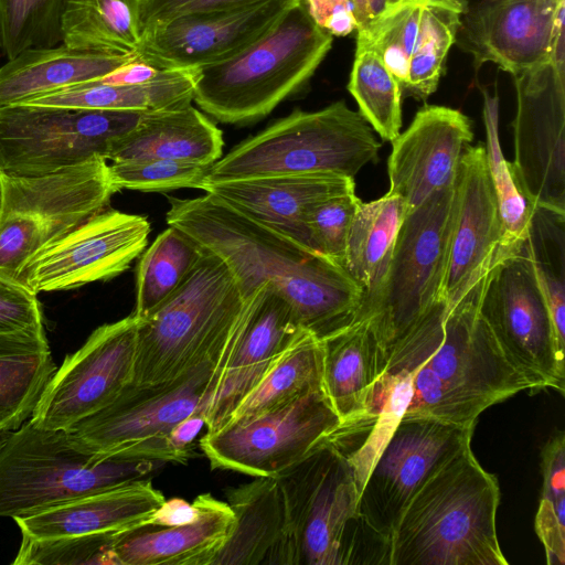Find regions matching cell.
I'll use <instances>...</instances> for the list:
<instances>
[{
    "label": "cell",
    "mask_w": 565,
    "mask_h": 565,
    "mask_svg": "<svg viewBox=\"0 0 565 565\" xmlns=\"http://www.w3.org/2000/svg\"><path fill=\"white\" fill-rule=\"evenodd\" d=\"M166 221L230 268L243 300L271 282L301 328L323 339L358 312L363 289L342 265L245 216L210 193L170 199Z\"/></svg>",
    "instance_id": "obj_1"
},
{
    "label": "cell",
    "mask_w": 565,
    "mask_h": 565,
    "mask_svg": "<svg viewBox=\"0 0 565 565\" xmlns=\"http://www.w3.org/2000/svg\"><path fill=\"white\" fill-rule=\"evenodd\" d=\"M302 0L188 14L145 29L136 57L158 70L202 68L228 60L271 30Z\"/></svg>",
    "instance_id": "obj_21"
},
{
    "label": "cell",
    "mask_w": 565,
    "mask_h": 565,
    "mask_svg": "<svg viewBox=\"0 0 565 565\" xmlns=\"http://www.w3.org/2000/svg\"><path fill=\"white\" fill-rule=\"evenodd\" d=\"M117 191L100 157L42 175L0 172V275L19 282L34 256L103 212Z\"/></svg>",
    "instance_id": "obj_8"
},
{
    "label": "cell",
    "mask_w": 565,
    "mask_h": 565,
    "mask_svg": "<svg viewBox=\"0 0 565 565\" xmlns=\"http://www.w3.org/2000/svg\"><path fill=\"white\" fill-rule=\"evenodd\" d=\"M381 147L362 115L339 100L315 111L296 109L245 139L213 163L207 182L276 174L354 179Z\"/></svg>",
    "instance_id": "obj_6"
},
{
    "label": "cell",
    "mask_w": 565,
    "mask_h": 565,
    "mask_svg": "<svg viewBox=\"0 0 565 565\" xmlns=\"http://www.w3.org/2000/svg\"><path fill=\"white\" fill-rule=\"evenodd\" d=\"M137 328L132 313L97 328L54 372L30 420L39 428L68 430L109 405L132 382Z\"/></svg>",
    "instance_id": "obj_17"
},
{
    "label": "cell",
    "mask_w": 565,
    "mask_h": 565,
    "mask_svg": "<svg viewBox=\"0 0 565 565\" xmlns=\"http://www.w3.org/2000/svg\"><path fill=\"white\" fill-rule=\"evenodd\" d=\"M501 238L498 202L486 147L467 146L455 183L448 256L440 298L457 302L493 267Z\"/></svg>",
    "instance_id": "obj_22"
},
{
    "label": "cell",
    "mask_w": 565,
    "mask_h": 565,
    "mask_svg": "<svg viewBox=\"0 0 565 565\" xmlns=\"http://www.w3.org/2000/svg\"><path fill=\"white\" fill-rule=\"evenodd\" d=\"M276 479L292 565L350 564L360 491L345 457L323 438Z\"/></svg>",
    "instance_id": "obj_11"
},
{
    "label": "cell",
    "mask_w": 565,
    "mask_h": 565,
    "mask_svg": "<svg viewBox=\"0 0 565 565\" xmlns=\"http://www.w3.org/2000/svg\"><path fill=\"white\" fill-rule=\"evenodd\" d=\"M147 113L13 104L0 106V172L42 175L95 157L107 160L114 143Z\"/></svg>",
    "instance_id": "obj_12"
},
{
    "label": "cell",
    "mask_w": 565,
    "mask_h": 565,
    "mask_svg": "<svg viewBox=\"0 0 565 565\" xmlns=\"http://www.w3.org/2000/svg\"><path fill=\"white\" fill-rule=\"evenodd\" d=\"M198 516V508L194 502L180 498L164 500L150 516L147 524L153 526H177L188 524Z\"/></svg>",
    "instance_id": "obj_49"
},
{
    "label": "cell",
    "mask_w": 565,
    "mask_h": 565,
    "mask_svg": "<svg viewBox=\"0 0 565 565\" xmlns=\"http://www.w3.org/2000/svg\"><path fill=\"white\" fill-rule=\"evenodd\" d=\"M472 427L428 417H404L361 490L358 518L388 542L404 510L455 455L470 446Z\"/></svg>",
    "instance_id": "obj_16"
},
{
    "label": "cell",
    "mask_w": 565,
    "mask_h": 565,
    "mask_svg": "<svg viewBox=\"0 0 565 565\" xmlns=\"http://www.w3.org/2000/svg\"><path fill=\"white\" fill-rule=\"evenodd\" d=\"M542 497L535 515V532L546 563H565V436L555 433L542 449Z\"/></svg>",
    "instance_id": "obj_42"
},
{
    "label": "cell",
    "mask_w": 565,
    "mask_h": 565,
    "mask_svg": "<svg viewBox=\"0 0 565 565\" xmlns=\"http://www.w3.org/2000/svg\"><path fill=\"white\" fill-rule=\"evenodd\" d=\"M146 0H66L61 44L81 51L135 54L142 36Z\"/></svg>",
    "instance_id": "obj_32"
},
{
    "label": "cell",
    "mask_w": 565,
    "mask_h": 565,
    "mask_svg": "<svg viewBox=\"0 0 565 565\" xmlns=\"http://www.w3.org/2000/svg\"><path fill=\"white\" fill-rule=\"evenodd\" d=\"M160 71L135 57L99 79L114 85H136L152 79Z\"/></svg>",
    "instance_id": "obj_51"
},
{
    "label": "cell",
    "mask_w": 565,
    "mask_h": 565,
    "mask_svg": "<svg viewBox=\"0 0 565 565\" xmlns=\"http://www.w3.org/2000/svg\"><path fill=\"white\" fill-rule=\"evenodd\" d=\"M49 351L36 295L0 275V356Z\"/></svg>",
    "instance_id": "obj_43"
},
{
    "label": "cell",
    "mask_w": 565,
    "mask_h": 565,
    "mask_svg": "<svg viewBox=\"0 0 565 565\" xmlns=\"http://www.w3.org/2000/svg\"><path fill=\"white\" fill-rule=\"evenodd\" d=\"M467 0H427L403 93L426 100L438 87Z\"/></svg>",
    "instance_id": "obj_36"
},
{
    "label": "cell",
    "mask_w": 565,
    "mask_h": 565,
    "mask_svg": "<svg viewBox=\"0 0 565 565\" xmlns=\"http://www.w3.org/2000/svg\"><path fill=\"white\" fill-rule=\"evenodd\" d=\"M66 0H0V43L8 60L31 47L61 44Z\"/></svg>",
    "instance_id": "obj_41"
},
{
    "label": "cell",
    "mask_w": 565,
    "mask_h": 565,
    "mask_svg": "<svg viewBox=\"0 0 565 565\" xmlns=\"http://www.w3.org/2000/svg\"><path fill=\"white\" fill-rule=\"evenodd\" d=\"M259 1L264 0H146L142 28H152L188 14L236 9Z\"/></svg>",
    "instance_id": "obj_47"
},
{
    "label": "cell",
    "mask_w": 565,
    "mask_h": 565,
    "mask_svg": "<svg viewBox=\"0 0 565 565\" xmlns=\"http://www.w3.org/2000/svg\"><path fill=\"white\" fill-rule=\"evenodd\" d=\"M406 213L404 200L387 191L380 199L361 202L353 217L343 267L363 289V300L377 289L386 274Z\"/></svg>",
    "instance_id": "obj_33"
},
{
    "label": "cell",
    "mask_w": 565,
    "mask_h": 565,
    "mask_svg": "<svg viewBox=\"0 0 565 565\" xmlns=\"http://www.w3.org/2000/svg\"><path fill=\"white\" fill-rule=\"evenodd\" d=\"M340 418L323 390L232 422L200 439L211 466L255 478L276 477L332 431Z\"/></svg>",
    "instance_id": "obj_15"
},
{
    "label": "cell",
    "mask_w": 565,
    "mask_h": 565,
    "mask_svg": "<svg viewBox=\"0 0 565 565\" xmlns=\"http://www.w3.org/2000/svg\"><path fill=\"white\" fill-rule=\"evenodd\" d=\"M194 521L177 526L142 525L117 532L114 553L118 565H213L234 527L228 503L210 493L193 501Z\"/></svg>",
    "instance_id": "obj_25"
},
{
    "label": "cell",
    "mask_w": 565,
    "mask_h": 565,
    "mask_svg": "<svg viewBox=\"0 0 565 565\" xmlns=\"http://www.w3.org/2000/svg\"><path fill=\"white\" fill-rule=\"evenodd\" d=\"M163 463L87 452L66 430L39 428L29 418L0 450V516L35 514L146 478Z\"/></svg>",
    "instance_id": "obj_7"
},
{
    "label": "cell",
    "mask_w": 565,
    "mask_h": 565,
    "mask_svg": "<svg viewBox=\"0 0 565 565\" xmlns=\"http://www.w3.org/2000/svg\"><path fill=\"white\" fill-rule=\"evenodd\" d=\"M235 523L213 565H292L282 492L276 477L226 491Z\"/></svg>",
    "instance_id": "obj_27"
},
{
    "label": "cell",
    "mask_w": 565,
    "mask_h": 565,
    "mask_svg": "<svg viewBox=\"0 0 565 565\" xmlns=\"http://www.w3.org/2000/svg\"><path fill=\"white\" fill-rule=\"evenodd\" d=\"M224 348L174 380L129 383L109 405L66 430L73 444L104 457L185 462L171 446L170 434L198 411L206 416Z\"/></svg>",
    "instance_id": "obj_9"
},
{
    "label": "cell",
    "mask_w": 565,
    "mask_h": 565,
    "mask_svg": "<svg viewBox=\"0 0 565 565\" xmlns=\"http://www.w3.org/2000/svg\"><path fill=\"white\" fill-rule=\"evenodd\" d=\"M0 49H1V43H0Z\"/></svg>",
    "instance_id": "obj_55"
},
{
    "label": "cell",
    "mask_w": 565,
    "mask_h": 565,
    "mask_svg": "<svg viewBox=\"0 0 565 565\" xmlns=\"http://www.w3.org/2000/svg\"><path fill=\"white\" fill-rule=\"evenodd\" d=\"M513 78V175L534 207L565 214V64L550 58Z\"/></svg>",
    "instance_id": "obj_14"
},
{
    "label": "cell",
    "mask_w": 565,
    "mask_h": 565,
    "mask_svg": "<svg viewBox=\"0 0 565 565\" xmlns=\"http://www.w3.org/2000/svg\"><path fill=\"white\" fill-rule=\"evenodd\" d=\"M117 533V532H116ZM116 533L50 539L22 536L14 565H118L114 553Z\"/></svg>",
    "instance_id": "obj_45"
},
{
    "label": "cell",
    "mask_w": 565,
    "mask_h": 565,
    "mask_svg": "<svg viewBox=\"0 0 565 565\" xmlns=\"http://www.w3.org/2000/svg\"><path fill=\"white\" fill-rule=\"evenodd\" d=\"M472 139L470 119L460 110L425 105L392 141L388 192L401 196L409 212L435 192L454 185Z\"/></svg>",
    "instance_id": "obj_23"
},
{
    "label": "cell",
    "mask_w": 565,
    "mask_h": 565,
    "mask_svg": "<svg viewBox=\"0 0 565 565\" xmlns=\"http://www.w3.org/2000/svg\"><path fill=\"white\" fill-rule=\"evenodd\" d=\"M361 202L354 191L316 203L306 220L313 249L343 266L348 235Z\"/></svg>",
    "instance_id": "obj_46"
},
{
    "label": "cell",
    "mask_w": 565,
    "mask_h": 565,
    "mask_svg": "<svg viewBox=\"0 0 565 565\" xmlns=\"http://www.w3.org/2000/svg\"><path fill=\"white\" fill-rule=\"evenodd\" d=\"M135 57L74 50L63 44L28 49L0 67V106L22 104L102 78Z\"/></svg>",
    "instance_id": "obj_29"
},
{
    "label": "cell",
    "mask_w": 565,
    "mask_h": 565,
    "mask_svg": "<svg viewBox=\"0 0 565 565\" xmlns=\"http://www.w3.org/2000/svg\"><path fill=\"white\" fill-rule=\"evenodd\" d=\"M12 431L0 429V450L3 448Z\"/></svg>",
    "instance_id": "obj_53"
},
{
    "label": "cell",
    "mask_w": 565,
    "mask_h": 565,
    "mask_svg": "<svg viewBox=\"0 0 565 565\" xmlns=\"http://www.w3.org/2000/svg\"><path fill=\"white\" fill-rule=\"evenodd\" d=\"M500 488L470 446L413 497L388 539V565H508L497 535Z\"/></svg>",
    "instance_id": "obj_3"
},
{
    "label": "cell",
    "mask_w": 565,
    "mask_h": 565,
    "mask_svg": "<svg viewBox=\"0 0 565 565\" xmlns=\"http://www.w3.org/2000/svg\"><path fill=\"white\" fill-rule=\"evenodd\" d=\"M359 113L385 141H393L402 128L403 90L379 55L356 47L348 84Z\"/></svg>",
    "instance_id": "obj_39"
},
{
    "label": "cell",
    "mask_w": 565,
    "mask_h": 565,
    "mask_svg": "<svg viewBox=\"0 0 565 565\" xmlns=\"http://www.w3.org/2000/svg\"><path fill=\"white\" fill-rule=\"evenodd\" d=\"M332 41L299 1L245 50L202 67L193 102L220 122L256 121L309 82Z\"/></svg>",
    "instance_id": "obj_4"
},
{
    "label": "cell",
    "mask_w": 565,
    "mask_h": 565,
    "mask_svg": "<svg viewBox=\"0 0 565 565\" xmlns=\"http://www.w3.org/2000/svg\"><path fill=\"white\" fill-rule=\"evenodd\" d=\"M488 274L454 305L437 300L387 350L383 370L412 380L404 417L475 428L483 411L532 390L480 315Z\"/></svg>",
    "instance_id": "obj_2"
},
{
    "label": "cell",
    "mask_w": 565,
    "mask_h": 565,
    "mask_svg": "<svg viewBox=\"0 0 565 565\" xmlns=\"http://www.w3.org/2000/svg\"><path fill=\"white\" fill-rule=\"evenodd\" d=\"M398 1H401V0H387V6H388V4L396 3V2H398Z\"/></svg>",
    "instance_id": "obj_54"
},
{
    "label": "cell",
    "mask_w": 565,
    "mask_h": 565,
    "mask_svg": "<svg viewBox=\"0 0 565 565\" xmlns=\"http://www.w3.org/2000/svg\"><path fill=\"white\" fill-rule=\"evenodd\" d=\"M454 201L455 184L406 213L382 282L354 316L370 321L383 359L390 347L441 299Z\"/></svg>",
    "instance_id": "obj_10"
},
{
    "label": "cell",
    "mask_w": 565,
    "mask_h": 565,
    "mask_svg": "<svg viewBox=\"0 0 565 565\" xmlns=\"http://www.w3.org/2000/svg\"><path fill=\"white\" fill-rule=\"evenodd\" d=\"M223 146L222 131L190 104L147 113L114 143L107 161L167 159L213 164L222 157Z\"/></svg>",
    "instance_id": "obj_28"
},
{
    "label": "cell",
    "mask_w": 565,
    "mask_h": 565,
    "mask_svg": "<svg viewBox=\"0 0 565 565\" xmlns=\"http://www.w3.org/2000/svg\"><path fill=\"white\" fill-rule=\"evenodd\" d=\"M202 253L203 248L180 230L168 226L161 232L139 259L132 315L143 318L170 297Z\"/></svg>",
    "instance_id": "obj_35"
},
{
    "label": "cell",
    "mask_w": 565,
    "mask_h": 565,
    "mask_svg": "<svg viewBox=\"0 0 565 565\" xmlns=\"http://www.w3.org/2000/svg\"><path fill=\"white\" fill-rule=\"evenodd\" d=\"M313 21L332 36H348L358 30L351 0H302Z\"/></svg>",
    "instance_id": "obj_48"
},
{
    "label": "cell",
    "mask_w": 565,
    "mask_h": 565,
    "mask_svg": "<svg viewBox=\"0 0 565 565\" xmlns=\"http://www.w3.org/2000/svg\"><path fill=\"white\" fill-rule=\"evenodd\" d=\"M358 29L364 26L369 22V14L375 15L380 13L387 4V0H351Z\"/></svg>",
    "instance_id": "obj_52"
},
{
    "label": "cell",
    "mask_w": 565,
    "mask_h": 565,
    "mask_svg": "<svg viewBox=\"0 0 565 565\" xmlns=\"http://www.w3.org/2000/svg\"><path fill=\"white\" fill-rule=\"evenodd\" d=\"M55 371L50 351L0 356L1 430H17L32 416Z\"/></svg>",
    "instance_id": "obj_40"
},
{
    "label": "cell",
    "mask_w": 565,
    "mask_h": 565,
    "mask_svg": "<svg viewBox=\"0 0 565 565\" xmlns=\"http://www.w3.org/2000/svg\"><path fill=\"white\" fill-rule=\"evenodd\" d=\"M303 330L290 301L271 282L263 284L243 300L214 370L205 416L207 433L228 423L243 399Z\"/></svg>",
    "instance_id": "obj_18"
},
{
    "label": "cell",
    "mask_w": 565,
    "mask_h": 565,
    "mask_svg": "<svg viewBox=\"0 0 565 565\" xmlns=\"http://www.w3.org/2000/svg\"><path fill=\"white\" fill-rule=\"evenodd\" d=\"M526 246L558 345L565 351V214L534 207Z\"/></svg>",
    "instance_id": "obj_38"
},
{
    "label": "cell",
    "mask_w": 565,
    "mask_h": 565,
    "mask_svg": "<svg viewBox=\"0 0 565 565\" xmlns=\"http://www.w3.org/2000/svg\"><path fill=\"white\" fill-rule=\"evenodd\" d=\"M243 306L227 265L203 253L180 287L138 318L132 383L174 380L221 351Z\"/></svg>",
    "instance_id": "obj_5"
},
{
    "label": "cell",
    "mask_w": 565,
    "mask_h": 565,
    "mask_svg": "<svg viewBox=\"0 0 565 565\" xmlns=\"http://www.w3.org/2000/svg\"><path fill=\"white\" fill-rule=\"evenodd\" d=\"M213 164L150 159L111 162L108 172L114 186L141 192H168L193 188L203 190Z\"/></svg>",
    "instance_id": "obj_44"
},
{
    "label": "cell",
    "mask_w": 565,
    "mask_h": 565,
    "mask_svg": "<svg viewBox=\"0 0 565 565\" xmlns=\"http://www.w3.org/2000/svg\"><path fill=\"white\" fill-rule=\"evenodd\" d=\"M320 340L322 390L340 422H345L365 409L371 388L383 370V354L366 318H353Z\"/></svg>",
    "instance_id": "obj_30"
},
{
    "label": "cell",
    "mask_w": 565,
    "mask_h": 565,
    "mask_svg": "<svg viewBox=\"0 0 565 565\" xmlns=\"http://www.w3.org/2000/svg\"><path fill=\"white\" fill-rule=\"evenodd\" d=\"M200 70H161L152 79L136 85L107 84L98 78L22 104L141 113L168 110L192 104Z\"/></svg>",
    "instance_id": "obj_31"
},
{
    "label": "cell",
    "mask_w": 565,
    "mask_h": 565,
    "mask_svg": "<svg viewBox=\"0 0 565 565\" xmlns=\"http://www.w3.org/2000/svg\"><path fill=\"white\" fill-rule=\"evenodd\" d=\"M203 190L245 216L313 249L306 222L308 212L321 200L354 192L355 183L353 178L338 174H276L206 182Z\"/></svg>",
    "instance_id": "obj_24"
},
{
    "label": "cell",
    "mask_w": 565,
    "mask_h": 565,
    "mask_svg": "<svg viewBox=\"0 0 565 565\" xmlns=\"http://www.w3.org/2000/svg\"><path fill=\"white\" fill-rule=\"evenodd\" d=\"M322 359L321 340L303 330L243 399L227 424L276 409L322 390Z\"/></svg>",
    "instance_id": "obj_34"
},
{
    "label": "cell",
    "mask_w": 565,
    "mask_h": 565,
    "mask_svg": "<svg viewBox=\"0 0 565 565\" xmlns=\"http://www.w3.org/2000/svg\"><path fill=\"white\" fill-rule=\"evenodd\" d=\"M483 95V119L487 134L484 147L501 222V238L494 255V265L518 253L525 243L534 206L521 192L511 163L502 153L498 132V98L491 97L487 93Z\"/></svg>",
    "instance_id": "obj_37"
},
{
    "label": "cell",
    "mask_w": 565,
    "mask_h": 565,
    "mask_svg": "<svg viewBox=\"0 0 565 565\" xmlns=\"http://www.w3.org/2000/svg\"><path fill=\"white\" fill-rule=\"evenodd\" d=\"M149 233L146 217L104 210L34 256L18 281L38 295L114 278L145 250Z\"/></svg>",
    "instance_id": "obj_20"
},
{
    "label": "cell",
    "mask_w": 565,
    "mask_h": 565,
    "mask_svg": "<svg viewBox=\"0 0 565 565\" xmlns=\"http://www.w3.org/2000/svg\"><path fill=\"white\" fill-rule=\"evenodd\" d=\"M164 500L151 479L142 478L13 520L31 539L116 533L146 525Z\"/></svg>",
    "instance_id": "obj_26"
},
{
    "label": "cell",
    "mask_w": 565,
    "mask_h": 565,
    "mask_svg": "<svg viewBox=\"0 0 565 565\" xmlns=\"http://www.w3.org/2000/svg\"><path fill=\"white\" fill-rule=\"evenodd\" d=\"M204 425L205 412L198 411L183 418L172 429L170 444L185 461L191 457V444Z\"/></svg>",
    "instance_id": "obj_50"
},
{
    "label": "cell",
    "mask_w": 565,
    "mask_h": 565,
    "mask_svg": "<svg viewBox=\"0 0 565 565\" xmlns=\"http://www.w3.org/2000/svg\"><path fill=\"white\" fill-rule=\"evenodd\" d=\"M565 0H478L457 36L475 67L493 63L512 76L550 58L565 61Z\"/></svg>",
    "instance_id": "obj_19"
},
{
    "label": "cell",
    "mask_w": 565,
    "mask_h": 565,
    "mask_svg": "<svg viewBox=\"0 0 565 565\" xmlns=\"http://www.w3.org/2000/svg\"><path fill=\"white\" fill-rule=\"evenodd\" d=\"M480 315L533 391L552 388L564 394L565 351L558 345L526 241L490 269Z\"/></svg>",
    "instance_id": "obj_13"
}]
</instances>
